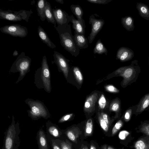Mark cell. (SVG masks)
<instances>
[{
  "instance_id": "6da1fadb",
  "label": "cell",
  "mask_w": 149,
  "mask_h": 149,
  "mask_svg": "<svg viewBox=\"0 0 149 149\" xmlns=\"http://www.w3.org/2000/svg\"><path fill=\"white\" fill-rule=\"evenodd\" d=\"M141 71L138 61H132L130 65L120 67L115 71L114 76L121 77L123 79L121 82L122 87L125 88L136 80Z\"/></svg>"
},
{
  "instance_id": "7a4b0ae2",
  "label": "cell",
  "mask_w": 149,
  "mask_h": 149,
  "mask_svg": "<svg viewBox=\"0 0 149 149\" xmlns=\"http://www.w3.org/2000/svg\"><path fill=\"white\" fill-rule=\"evenodd\" d=\"M34 84L37 88L44 89L49 93L51 92V74L45 55L43 57L41 67L35 72Z\"/></svg>"
},
{
  "instance_id": "3957f363",
  "label": "cell",
  "mask_w": 149,
  "mask_h": 149,
  "mask_svg": "<svg viewBox=\"0 0 149 149\" xmlns=\"http://www.w3.org/2000/svg\"><path fill=\"white\" fill-rule=\"evenodd\" d=\"M21 132L19 122H16L12 116V122L4 133L3 146L2 149H19Z\"/></svg>"
},
{
  "instance_id": "277c9868",
  "label": "cell",
  "mask_w": 149,
  "mask_h": 149,
  "mask_svg": "<svg viewBox=\"0 0 149 149\" xmlns=\"http://www.w3.org/2000/svg\"><path fill=\"white\" fill-rule=\"evenodd\" d=\"M24 102L29 107L27 112L28 116L32 120H38L41 118L47 119L51 117L48 109L43 102L29 98Z\"/></svg>"
},
{
  "instance_id": "5b68a950",
  "label": "cell",
  "mask_w": 149,
  "mask_h": 149,
  "mask_svg": "<svg viewBox=\"0 0 149 149\" xmlns=\"http://www.w3.org/2000/svg\"><path fill=\"white\" fill-rule=\"evenodd\" d=\"M31 60L26 56L24 52H22L17 57L13 64L9 70L10 73L19 72V76L16 81V84L22 80L26 74L30 70Z\"/></svg>"
},
{
  "instance_id": "8992f818",
  "label": "cell",
  "mask_w": 149,
  "mask_h": 149,
  "mask_svg": "<svg viewBox=\"0 0 149 149\" xmlns=\"http://www.w3.org/2000/svg\"><path fill=\"white\" fill-rule=\"evenodd\" d=\"M33 12L30 10H21L18 11L8 10H3L0 9V18L13 22L24 20L28 22Z\"/></svg>"
},
{
  "instance_id": "52a82bcc",
  "label": "cell",
  "mask_w": 149,
  "mask_h": 149,
  "mask_svg": "<svg viewBox=\"0 0 149 149\" xmlns=\"http://www.w3.org/2000/svg\"><path fill=\"white\" fill-rule=\"evenodd\" d=\"M0 30L3 33L15 37L24 38L28 33L26 27L18 24L5 26L1 27Z\"/></svg>"
},
{
  "instance_id": "ba28073f",
  "label": "cell",
  "mask_w": 149,
  "mask_h": 149,
  "mask_svg": "<svg viewBox=\"0 0 149 149\" xmlns=\"http://www.w3.org/2000/svg\"><path fill=\"white\" fill-rule=\"evenodd\" d=\"M56 29L59 35L61 45L65 49L74 55L76 52V47L70 34L68 32H63L58 29Z\"/></svg>"
},
{
  "instance_id": "9c48e42d",
  "label": "cell",
  "mask_w": 149,
  "mask_h": 149,
  "mask_svg": "<svg viewBox=\"0 0 149 149\" xmlns=\"http://www.w3.org/2000/svg\"><path fill=\"white\" fill-rule=\"evenodd\" d=\"M53 56L54 62L57 65L59 72H62L67 79L69 72V65L67 59L61 54L55 51Z\"/></svg>"
},
{
  "instance_id": "30bf717a",
  "label": "cell",
  "mask_w": 149,
  "mask_h": 149,
  "mask_svg": "<svg viewBox=\"0 0 149 149\" xmlns=\"http://www.w3.org/2000/svg\"><path fill=\"white\" fill-rule=\"evenodd\" d=\"M89 23L91 25V31L88 37V42L91 43L95 36L102 28L104 23L102 19H97L95 18L93 15L90 16Z\"/></svg>"
},
{
  "instance_id": "8fae6325",
  "label": "cell",
  "mask_w": 149,
  "mask_h": 149,
  "mask_svg": "<svg viewBox=\"0 0 149 149\" xmlns=\"http://www.w3.org/2000/svg\"><path fill=\"white\" fill-rule=\"evenodd\" d=\"M46 136L54 140H61V136L62 135L58 126L56 124L50 120H48L46 123Z\"/></svg>"
},
{
  "instance_id": "7c38bea8",
  "label": "cell",
  "mask_w": 149,
  "mask_h": 149,
  "mask_svg": "<svg viewBox=\"0 0 149 149\" xmlns=\"http://www.w3.org/2000/svg\"><path fill=\"white\" fill-rule=\"evenodd\" d=\"M134 56V52L132 49L122 47L117 51L116 59L119 60L121 62H125L131 60Z\"/></svg>"
},
{
  "instance_id": "4fadbf2b",
  "label": "cell",
  "mask_w": 149,
  "mask_h": 149,
  "mask_svg": "<svg viewBox=\"0 0 149 149\" xmlns=\"http://www.w3.org/2000/svg\"><path fill=\"white\" fill-rule=\"evenodd\" d=\"M36 139L38 149H50L46 133L42 129L40 128L37 132Z\"/></svg>"
},
{
  "instance_id": "5bb4252c",
  "label": "cell",
  "mask_w": 149,
  "mask_h": 149,
  "mask_svg": "<svg viewBox=\"0 0 149 149\" xmlns=\"http://www.w3.org/2000/svg\"><path fill=\"white\" fill-rule=\"evenodd\" d=\"M98 98V94L94 93L88 96L84 104V111L88 113H91L95 110V103Z\"/></svg>"
},
{
  "instance_id": "9a60e30c",
  "label": "cell",
  "mask_w": 149,
  "mask_h": 149,
  "mask_svg": "<svg viewBox=\"0 0 149 149\" xmlns=\"http://www.w3.org/2000/svg\"><path fill=\"white\" fill-rule=\"evenodd\" d=\"M55 20L58 26H62L66 23L67 19L65 13L61 9H52Z\"/></svg>"
},
{
  "instance_id": "2e32d148",
  "label": "cell",
  "mask_w": 149,
  "mask_h": 149,
  "mask_svg": "<svg viewBox=\"0 0 149 149\" xmlns=\"http://www.w3.org/2000/svg\"><path fill=\"white\" fill-rule=\"evenodd\" d=\"M38 33L41 40L48 47L52 49L56 47V45L51 40L47 33L40 25L38 27Z\"/></svg>"
},
{
  "instance_id": "e0dca14e",
  "label": "cell",
  "mask_w": 149,
  "mask_h": 149,
  "mask_svg": "<svg viewBox=\"0 0 149 149\" xmlns=\"http://www.w3.org/2000/svg\"><path fill=\"white\" fill-rule=\"evenodd\" d=\"M136 106L135 114L136 115L140 114L149 106V93L143 96Z\"/></svg>"
},
{
  "instance_id": "ac0fdd59",
  "label": "cell",
  "mask_w": 149,
  "mask_h": 149,
  "mask_svg": "<svg viewBox=\"0 0 149 149\" xmlns=\"http://www.w3.org/2000/svg\"><path fill=\"white\" fill-rule=\"evenodd\" d=\"M136 7L140 16L143 18L149 20V8L148 6L141 2H137Z\"/></svg>"
},
{
  "instance_id": "d6986e66",
  "label": "cell",
  "mask_w": 149,
  "mask_h": 149,
  "mask_svg": "<svg viewBox=\"0 0 149 149\" xmlns=\"http://www.w3.org/2000/svg\"><path fill=\"white\" fill-rule=\"evenodd\" d=\"M45 15L46 19L49 22L53 24L56 28V22L55 20L52 12V9L50 3L45 0Z\"/></svg>"
},
{
  "instance_id": "ffe728a7",
  "label": "cell",
  "mask_w": 149,
  "mask_h": 149,
  "mask_svg": "<svg viewBox=\"0 0 149 149\" xmlns=\"http://www.w3.org/2000/svg\"><path fill=\"white\" fill-rule=\"evenodd\" d=\"M121 22L123 27L127 31H133L134 28V20L130 16H126L122 18Z\"/></svg>"
},
{
  "instance_id": "44dd1931",
  "label": "cell",
  "mask_w": 149,
  "mask_h": 149,
  "mask_svg": "<svg viewBox=\"0 0 149 149\" xmlns=\"http://www.w3.org/2000/svg\"><path fill=\"white\" fill-rule=\"evenodd\" d=\"M45 0H39L36 5L37 15L42 21L46 19L45 15Z\"/></svg>"
},
{
  "instance_id": "7402d4cb",
  "label": "cell",
  "mask_w": 149,
  "mask_h": 149,
  "mask_svg": "<svg viewBox=\"0 0 149 149\" xmlns=\"http://www.w3.org/2000/svg\"><path fill=\"white\" fill-rule=\"evenodd\" d=\"M72 23V27L77 33L84 35V30L83 24L73 17L70 21Z\"/></svg>"
},
{
  "instance_id": "603a6c76",
  "label": "cell",
  "mask_w": 149,
  "mask_h": 149,
  "mask_svg": "<svg viewBox=\"0 0 149 149\" xmlns=\"http://www.w3.org/2000/svg\"><path fill=\"white\" fill-rule=\"evenodd\" d=\"M70 9L72 13L75 15L77 20L83 23L82 16L83 11L81 7L78 5H72Z\"/></svg>"
},
{
  "instance_id": "cb8c5ba5",
  "label": "cell",
  "mask_w": 149,
  "mask_h": 149,
  "mask_svg": "<svg viewBox=\"0 0 149 149\" xmlns=\"http://www.w3.org/2000/svg\"><path fill=\"white\" fill-rule=\"evenodd\" d=\"M135 149H149V140L144 138H141L135 143Z\"/></svg>"
},
{
  "instance_id": "d4e9b609",
  "label": "cell",
  "mask_w": 149,
  "mask_h": 149,
  "mask_svg": "<svg viewBox=\"0 0 149 149\" xmlns=\"http://www.w3.org/2000/svg\"><path fill=\"white\" fill-rule=\"evenodd\" d=\"M107 52L108 51L107 48L101 42V40H98L94 49V53L95 54H104L106 55H107Z\"/></svg>"
},
{
  "instance_id": "484cf974",
  "label": "cell",
  "mask_w": 149,
  "mask_h": 149,
  "mask_svg": "<svg viewBox=\"0 0 149 149\" xmlns=\"http://www.w3.org/2000/svg\"><path fill=\"white\" fill-rule=\"evenodd\" d=\"M121 103L120 100L118 98L112 101L109 106V110L115 112L118 115L120 111Z\"/></svg>"
},
{
  "instance_id": "4316f807",
  "label": "cell",
  "mask_w": 149,
  "mask_h": 149,
  "mask_svg": "<svg viewBox=\"0 0 149 149\" xmlns=\"http://www.w3.org/2000/svg\"><path fill=\"white\" fill-rule=\"evenodd\" d=\"M74 40L77 45L79 47H83L87 43V40L83 35L76 33Z\"/></svg>"
},
{
  "instance_id": "83f0119b",
  "label": "cell",
  "mask_w": 149,
  "mask_h": 149,
  "mask_svg": "<svg viewBox=\"0 0 149 149\" xmlns=\"http://www.w3.org/2000/svg\"><path fill=\"white\" fill-rule=\"evenodd\" d=\"M73 72L77 83L81 85L82 83L83 78L79 68L77 67L73 68Z\"/></svg>"
},
{
  "instance_id": "f1b7e54d",
  "label": "cell",
  "mask_w": 149,
  "mask_h": 149,
  "mask_svg": "<svg viewBox=\"0 0 149 149\" xmlns=\"http://www.w3.org/2000/svg\"><path fill=\"white\" fill-rule=\"evenodd\" d=\"M54 140L60 146L61 149H72L71 144L67 140Z\"/></svg>"
},
{
  "instance_id": "f546056e",
  "label": "cell",
  "mask_w": 149,
  "mask_h": 149,
  "mask_svg": "<svg viewBox=\"0 0 149 149\" xmlns=\"http://www.w3.org/2000/svg\"><path fill=\"white\" fill-rule=\"evenodd\" d=\"M93 123L91 119H89L87 121L85 130V135L86 136L90 135L93 132Z\"/></svg>"
},
{
  "instance_id": "4dcf8cb0",
  "label": "cell",
  "mask_w": 149,
  "mask_h": 149,
  "mask_svg": "<svg viewBox=\"0 0 149 149\" xmlns=\"http://www.w3.org/2000/svg\"><path fill=\"white\" fill-rule=\"evenodd\" d=\"M97 116L101 127L105 132H107L109 129V125L103 119L100 112L98 113Z\"/></svg>"
},
{
  "instance_id": "1f68e13d",
  "label": "cell",
  "mask_w": 149,
  "mask_h": 149,
  "mask_svg": "<svg viewBox=\"0 0 149 149\" xmlns=\"http://www.w3.org/2000/svg\"><path fill=\"white\" fill-rule=\"evenodd\" d=\"M123 125L122 120L120 119L115 124L112 130V135H115L121 128Z\"/></svg>"
},
{
  "instance_id": "d6a6232c",
  "label": "cell",
  "mask_w": 149,
  "mask_h": 149,
  "mask_svg": "<svg viewBox=\"0 0 149 149\" xmlns=\"http://www.w3.org/2000/svg\"><path fill=\"white\" fill-rule=\"evenodd\" d=\"M98 104L100 108L103 109L105 107L107 104V101L103 94H102L98 101Z\"/></svg>"
},
{
  "instance_id": "836d02e7",
  "label": "cell",
  "mask_w": 149,
  "mask_h": 149,
  "mask_svg": "<svg viewBox=\"0 0 149 149\" xmlns=\"http://www.w3.org/2000/svg\"><path fill=\"white\" fill-rule=\"evenodd\" d=\"M132 107H130L125 111L123 115V119L125 122H128L130 120L132 113Z\"/></svg>"
},
{
  "instance_id": "e575fe53",
  "label": "cell",
  "mask_w": 149,
  "mask_h": 149,
  "mask_svg": "<svg viewBox=\"0 0 149 149\" xmlns=\"http://www.w3.org/2000/svg\"><path fill=\"white\" fill-rule=\"evenodd\" d=\"M140 131L149 136V123H145L143 124L141 126Z\"/></svg>"
},
{
  "instance_id": "d590c367",
  "label": "cell",
  "mask_w": 149,
  "mask_h": 149,
  "mask_svg": "<svg viewBox=\"0 0 149 149\" xmlns=\"http://www.w3.org/2000/svg\"><path fill=\"white\" fill-rule=\"evenodd\" d=\"M65 133L67 137L70 140L75 141L76 140V136L74 132L71 130L69 129L66 131Z\"/></svg>"
},
{
  "instance_id": "8d00e7d4",
  "label": "cell",
  "mask_w": 149,
  "mask_h": 149,
  "mask_svg": "<svg viewBox=\"0 0 149 149\" xmlns=\"http://www.w3.org/2000/svg\"><path fill=\"white\" fill-rule=\"evenodd\" d=\"M105 88L106 91L110 93H118L119 92V90L112 85L105 86Z\"/></svg>"
},
{
  "instance_id": "74e56055",
  "label": "cell",
  "mask_w": 149,
  "mask_h": 149,
  "mask_svg": "<svg viewBox=\"0 0 149 149\" xmlns=\"http://www.w3.org/2000/svg\"><path fill=\"white\" fill-rule=\"evenodd\" d=\"M47 138L49 143L52 149H61L59 145L54 140L47 137Z\"/></svg>"
},
{
  "instance_id": "f35d334b",
  "label": "cell",
  "mask_w": 149,
  "mask_h": 149,
  "mask_svg": "<svg viewBox=\"0 0 149 149\" xmlns=\"http://www.w3.org/2000/svg\"><path fill=\"white\" fill-rule=\"evenodd\" d=\"M112 0H87L89 2L97 4H105L110 2Z\"/></svg>"
},
{
  "instance_id": "ab89813d",
  "label": "cell",
  "mask_w": 149,
  "mask_h": 149,
  "mask_svg": "<svg viewBox=\"0 0 149 149\" xmlns=\"http://www.w3.org/2000/svg\"><path fill=\"white\" fill-rule=\"evenodd\" d=\"M73 115V113H70L64 115L59 119L58 123H61L68 120L72 117Z\"/></svg>"
},
{
  "instance_id": "60d3db41",
  "label": "cell",
  "mask_w": 149,
  "mask_h": 149,
  "mask_svg": "<svg viewBox=\"0 0 149 149\" xmlns=\"http://www.w3.org/2000/svg\"><path fill=\"white\" fill-rule=\"evenodd\" d=\"M129 133L126 131H122L120 132L118 134L119 138L122 140L125 139Z\"/></svg>"
},
{
  "instance_id": "b9f144b4",
  "label": "cell",
  "mask_w": 149,
  "mask_h": 149,
  "mask_svg": "<svg viewBox=\"0 0 149 149\" xmlns=\"http://www.w3.org/2000/svg\"><path fill=\"white\" fill-rule=\"evenodd\" d=\"M103 119L105 121L107 124L109 125V121L108 115L106 113L102 112L100 113Z\"/></svg>"
},
{
  "instance_id": "7bdbcfd3",
  "label": "cell",
  "mask_w": 149,
  "mask_h": 149,
  "mask_svg": "<svg viewBox=\"0 0 149 149\" xmlns=\"http://www.w3.org/2000/svg\"><path fill=\"white\" fill-rule=\"evenodd\" d=\"M18 55V53L17 51L15 50L14 51L13 53V55L14 56H17Z\"/></svg>"
},
{
  "instance_id": "ee69618b",
  "label": "cell",
  "mask_w": 149,
  "mask_h": 149,
  "mask_svg": "<svg viewBox=\"0 0 149 149\" xmlns=\"http://www.w3.org/2000/svg\"><path fill=\"white\" fill-rule=\"evenodd\" d=\"M55 1L61 4H63V1L62 0H55Z\"/></svg>"
},
{
  "instance_id": "f6af8a7d",
  "label": "cell",
  "mask_w": 149,
  "mask_h": 149,
  "mask_svg": "<svg viewBox=\"0 0 149 149\" xmlns=\"http://www.w3.org/2000/svg\"><path fill=\"white\" fill-rule=\"evenodd\" d=\"M90 149H96L95 146L93 145H91L90 146Z\"/></svg>"
},
{
  "instance_id": "bcb514c9",
  "label": "cell",
  "mask_w": 149,
  "mask_h": 149,
  "mask_svg": "<svg viewBox=\"0 0 149 149\" xmlns=\"http://www.w3.org/2000/svg\"><path fill=\"white\" fill-rule=\"evenodd\" d=\"M101 149H107V145H105Z\"/></svg>"
},
{
  "instance_id": "7dc6e473",
  "label": "cell",
  "mask_w": 149,
  "mask_h": 149,
  "mask_svg": "<svg viewBox=\"0 0 149 149\" xmlns=\"http://www.w3.org/2000/svg\"><path fill=\"white\" fill-rule=\"evenodd\" d=\"M107 149H114L111 146H108L107 148Z\"/></svg>"
},
{
  "instance_id": "c3c4849f",
  "label": "cell",
  "mask_w": 149,
  "mask_h": 149,
  "mask_svg": "<svg viewBox=\"0 0 149 149\" xmlns=\"http://www.w3.org/2000/svg\"><path fill=\"white\" fill-rule=\"evenodd\" d=\"M81 149H88V148L86 146H85L83 147Z\"/></svg>"
},
{
  "instance_id": "681fc988",
  "label": "cell",
  "mask_w": 149,
  "mask_h": 149,
  "mask_svg": "<svg viewBox=\"0 0 149 149\" xmlns=\"http://www.w3.org/2000/svg\"></svg>"
},
{
  "instance_id": "f907efd6",
  "label": "cell",
  "mask_w": 149,
  "mask_h": 149,
  "mask_svg": "<svg viewBox=\"0 0 149 149\" xmlns=\"http://www.w3.org/2000/svg\"></svg>"
}]
</instances>
